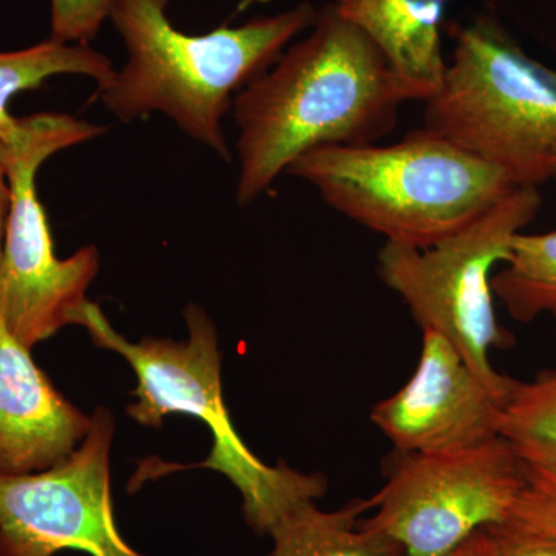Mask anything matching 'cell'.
Here are the masks:
<instances>
[{"label": "cell", "instance_id": "obj_16", "mask_svg": "<svg viewBox=\"0 0 556 556\" xmlns=\"http://www.w3.org/2000/svg\"><path fill=\"white\" fill-rule=\"evenodd\" d=\"M500 437L529 466L556 464V364L527 382L515 380L501 415Z\"/></svg>", "mask_w": 556, "mask_h": 556}, {"label": "cell", "instance_id": "obj_12", "mask_svg": "<svg viewBox=\"0 0 556 556\" xmlns=\"http://www.w3.org/2000/svg\"><path fill=\"white\" fill-rule=\"evenodd\" d=\"M332 3L382 51L407 101L426 102L437 93L447 65L442 50V24L450 0Z\"/></svg>", "mask_w": 556, "mask_h": 556}, {"label": "cell", "instance_id": "obj_18", "mask_svg": "<svg viewBox=\"0 0 556 556\" xmlns=\"http://www.w3.org/2000/svg\"><path fill=\"white\" fill-rule=\"evenodd\" d=\"M51 40L89 43L110 17L115 0H50Z\"/></svg>", "mask_w": 556, "mask_h": 556}, {"label": "cell", "instance_id": "obj_3", "mask_svg": "<svg viewBox=\"0 0 556 556\" xmlns=\"http://www.w3.org/2000/svg\"><path fill=\"white\" fill-rule=\"evenodd\" d=\"M287 174L390 243L427 249L518 188L506 172L424 129L390 146H321Z\"/></svg>", "mask_w": 556, "mask_h": 556}, {"label": "cell", "instance_id": "obj_19", "mask_svg": "<svg viewBox=\"0 0 556 556\" xmlns=\"http://www.w3.org/2000/svg\"><path fill=\"white\" fill-rule=\"evenodd\" d=\"M493 556H556V538L507 519L485 527Z\"/></svg>", "mask_w": 556, "mask_h": 556}, {"label": "cell", "instance_id": "obj_11", "mask_svg": "<svg viewBox=\"0 0 556 556\" xmlns=\"http://www.w3.org/2000/svg\"><path fill=\"white\" fill-rule=\"evenodd\" d=\"M89 428L0 317V477L56 466Z\"/></svg>", "mask_w": 556, "mask_h": 556}, {"label": "cell", "instance_id": "obj_15", "mask_svg": "<svg viewBox=\"0 0 556 556\" xmlns=\"http://www.w3.org/2000/svg\"><path fill=\"white\" fill-rule=\"evenodd\" d=\"M492 291L521 324L543 314L556 317V229L517 233L503 268L492 276Z\"/></svg>", "mask_w": 556, "mask_h": 556}, {"label": "cell", "instance_id": "obj_21", "mask_svg": "<svg viewBox=\"0 0 556 556\" xmlns=\"http://www.w3.org/2000/svg\"><path fill=\"white\" fill-rule=\"evenodd\" d=\"M394 556H404L397 552ZM447 556H493L492 544L485 529L479 530L473 536L468 538L466 543L460 544Z\"/></svg>", "mask_w": 556, "mask_h": 556}, {"label": "cell", "instance_id": "obj_10", "mask_svg": "<svg viewBox=\"0 0 556 556\" xmlns=\"http://www.w3.org/2000/svg\"><path fill=\"white\" fill-rule=\"evenodd\" d=\"M504 404L447 339L422 331L412 378L376 404L369 419L390 439L394 452L438 455L500 437Z\"/></svg>", "mask_w": 556, "mask_h": 556}, {"label": "cell", "instance_id": "obj_1", "mask_svg": "<svg viewBox=\"0 0 556 556\" xmlns=\"http://www.w3.org/2000/svg\"><path fill=\"white\" fill-rule=\"evenodd\" d=\"M407 102L382 51L334 3L233 98L240 130L236 199L257 200L303 153L321 146L375 144Z\"/></svg>", "mask_w": 556, "mask_h": 556}, {"label": "cell", "instance_id": "obj_9", "mask_svg": "<svg viewBox=\"0 0 556 556\" xmlns=\"http://www.w3.org/2000/svg\"><path fill=\"white\" fill-rule=\"evenodd\" d=\"M115 419L94 409L89 433L56 466L0 477V556H142L121 536L110 490Z\"/></svg>", "mask_w": 556, "mask_h": 556}, {"label": "cell", "instance_id": "obj_13", "mask_svg": "<svg viewBox=\"0 0 556 556\" xmlns=\"http://www.w3.org/2000/svg\"><path fill=\"white\" fill-rule=\"evenodd\" d=\"M371 500H354L338 510H321L316 501L302 504L269 532V556H394L399 548L362 525Z\"/></svg>", "mask_w": 556, "mask_h": 556}, {"label": "cell", "instance_id": "obj_7", "mask_svg": "<svg viewBox=\"0 0 556 556\" xmlns=\"http://www.w3.org/2000/svg\"><path fill=\"white\" fill-rule=\"evenodd\" d=\"M104 131L105 127L64 113H38L22 119L20 137L13 141L11 207L0 258V317L28 350L61 328L78 325L89 303L87 289L100 270L94 247L80 248L65 260L56 257L36 177L54 153Z\"/></svg>", "mask_w": 556, "mask_h": 556}, {"label": "cell", "instance_id": "obj_20", "mask_svg": "<svg viewBox=\"0 0 556 556\" xmlns=\"http://www.w3.org/2000/svg\"><path fill=\"white\" fill-rule=\"evenodd\" d=\"M11 161H13V142L0 138V258H2L7 219H9L11 207Z\"/></svg>", "mask_w": 556, "mask_h": 556}, {"label": "cell", "instance_id": "obj_6", "mask_svg": "<svg viewBox=\"0 0 556 556\" xmlns=\"http://www.w3.org/2000/svg\"><path fill=\"white\" fill-rule=\"evenodd\" d=\"M538 188L518 186L466 228L427 249L386 241L378 276L404 300L422 331L447 339L471 371L504 402L515 379L490 364L493 348H507L493 305L492 276L510 255L511 240L540 212Z\"/></svg>", "mask_w": 556, "mask_h": 556}, {"label": "cell", "instance_id": "obj_4", "mask_svg": "<svg viewBox=\"0 0 556 556\" xmlns=\"http://www.w3.org/2000/svg\"><path fill=\"white\" fill-rule=\"evenodd\" d=\"M188 342L146 338L131 343L113 329L97 303H87L78 318L94 345L115 351L129 362L138 378L127 413L141 426L160 427L164 417L181 413L203 420L214 447L197 467L217 470L243 497V514L257 535H269L280 519L327 492L321 475H303L287 466L268 467L252 455L230 424L222 390V356L217 331L200 306L185 311Z\"/></svg>", "mask_w": 556, "mask_h": 556}, {"label": "cell", "instance_id": "obj_17", "mask_svg": "<svg viewBox=\"0 0 556 556\" xmlns=\"http://www.w3.org/2000/svg\"><path fill=\"white\" fill-rule=\"evenodd\" d=\"M508 519L535 532L556 538V464H527L525 485Z\"/></svg>", "mask_w": 556, "mask_h": 556}, {"label": "cell", "instance_id": "obj_5", "mask_svg": "<svg viewBox=\"0 0 556 556\" xmlns=\"http://www.w3.org/2000/svg\"><path fill=\"white\" fill-rule=\"evenodd\" d=\"M424 127L506 172L517 186L554 177L556 70L530 58L496 20L457 28Z\"/></svg>", "mask_w": 556, "mask_h": 556}, {"label": "cell", "instance_id": "obj_8", "mask_svg": "<svg viewBox=\"0 0 556 556\" xmlns=\"http://www.w3.org/2000/svg\"><path fill=\"white\" fill-rule=\"evenodd\" d=\"M527 463L497 437L478 447L438 455L394 452L387 482L362 525L404 556H447L468 538L510 518Z\"/></svg>", "mask_w": 556, "mask_h": 556}, {"label": "cell", "instance_id": "obj_14", "mask_svg": "<svg viewBox=\"0 0 556 556\" xmlns=\"http://www.w3.org/2000/svg\"><path fill=\"white\" fill-rule=\"evenodd\" d=\"M115 73L112 61L89 43L50 39L30 49L0 51V138L13 142L20 137L22 119L11 115L9 105L21 91L38 89L43 80L58 75L89 76L101 89Z\"/></svg>", "mask_w": 556, "mask_h": 556}, {"label": "cell", "instance_id": "obj_22", "mask_svg": "<svg viewBox=\"0 0 556 556\" xmlns=\"http://www.w3.org/2000/svg\"><path fill=\"white\" fill-rule=\"evenodd\" d=\"M552 178L556 179V155H555V163H554V177H552Z\"/></svg>", "mask_w": 556, "mask_h": 556}, {"label": "cell", "instance_id": "obj_2", "mask_svg": "<svg viewBox=\"0 0 556 556\" xmlns=\"http://www.w3.org/2000/svg\"><path fill=\"white\" fill-rule=\"evenodd\" d=\"M170 0H115L112 20L126 43V65L100 89L110 113L129 123L161 112L188 137L230 159L223 118L240 93L260 78L318 10L302 2L273 16L207 35L178 31L167 17Z\"/></svg>", "mask_w": 556, "mask_h": 556}]
</instances>
